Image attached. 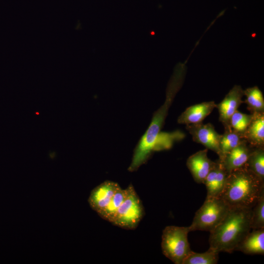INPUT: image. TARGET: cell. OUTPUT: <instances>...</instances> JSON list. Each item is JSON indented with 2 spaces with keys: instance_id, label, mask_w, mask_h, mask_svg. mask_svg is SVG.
I'll use <instances>...</instances> for the list:
<instances>
[{
  "instance_id": "obj_1",
  "label": "cell",
  "mask_w": 264,
  "mask_h": 264,
  "mask_svg": "<svg viewBox=\"0 0 264 264\" xmlns=\"http://www.w3.org/2000/svg\"><path fill=\"white\" fill-rule=\"evenodd\" d=\"M184 69L175 73L168 86L164 103L154 113L147 130L140 138L133 151L132 162L128 167L131 172L137 171L156 151L161 130L164 124L168 110L180 88L184 77Z\"/></svg>"
},
{
  "instance_id": "obj_2",
  "label": "cell",
  "mask_w": 264,
  "mask_h": 264,
  "mask_svg": "<svg viewBox=\"0 0 264 264\" xmlns=\"http://www.w3.org/2000/svg\"><path fill=\"white\" fill-rule=\"evenodd\" d=\"M252 208L230 207L221 222L211 231L210 248L231 253L251 230Z\"/></svg>"
},
{
  "instance_id": "obj_3",
  "label": "cell",
  "mask_w": 264,
  "mask_h": 264,
  "mask_svg": "<svg viewBox=\"0 0 264 264\" xmlns=\"http://www.w3.org/2000/svg\"><path fill=\"white\" fill-rule=\"evenodd\" d=\"M264 190V183L245 166L228 174L220 197L229 207L252 208Z\"/></svg>"
},
{
  "instance_id": "obj_4",
  "label": "cell",
  "mask_w": 264,
  "mask_h": 264,
  "mask_svg": "<svg viewBox=\"0 0 264 264\" xmlns=\"http://www.w3.org/2000/svg\"><path fill=\"white\" fill-rule=\"evenodd\" d=\"M189 227L167 226L163 230L161 249L163 255L175 264L182 263L192 251L188 240Z\"/></svg>"
},
{
  "instance_id": "obj_5",
  "label": "cell",
  "mask_w": 264,
  "mask_h": 264,
  "mask_svg": "<svg viewBox=\"0 0 264 264\" xmlns=\"http://www.w3.org/2000/svg\"><path fill=\"white\" fill-rule=\"evenodd\" d=\"M229 206L220 198H206L202 205L198 210L188 226L190 231L211 232L223 220Z\"/></svg>"
},
{
  "instance_id": "obj_6",
  "label": "cell",
  "mask_w": 264,
  "mask_h": 264,
  "mask_svg": "<svg viewBox=\"0 0 264 264\" xmlns=\"http://www.w3.org/2000/svg\"><path fill=\"white\" fill-rule=\"evenodd\" d=\"M126 189V197L118 208L111 223L124 229L132 230L136 228L142 220L144 210L133 185L130 184Z\"/></svg>"
},
{
  "instance_id": "obj_7",
  "label": "cell",
  "mask_w": 264,
  "mask_h": 264,
  "mask_svg": "<svg viewBox=\"0 0 264 264\" xmlns=\"http://www.w3.org/2000/svg\"><path fill=\"white\" fill-rule=\"evenodd\" d=\"M186 129L192 135L194 141L202 144L206 149L213 151L219 156L220 141L221 134L218 133L211 123L202 122L186 125Z\"/></svg>"
},
{
  "instance_id": "obj_8",
  "label": "cell",
  "mask_w": 264,
  "mask_h": 264,
  "mask_svg": "<svg viewBox=\"0 0 264 264\" xmlns=\"http://www.w3.org/2000/svg\"><path fill=\"white\" fill-rule=\"evenodd\" d=\"M120 187L117 183L110 180L104 181L95 187L91 191L88 199L91 208L100 216Z\"/></svg>"
},
{
  "instance_id": "obj_9",
  "label": "cell",
  "mask_w": 264,
  "mask_h": 264,
  "mask_svg": "<svg viewBox=\"0 0 264 264\" xmlns=\"http://www.w3.org/2000/svg\"><path fill=\"white\" fill-rule=\"evenodd\" d=\"M243 95V90L241 86L235 85L224 99L219 104H216L219 113V121L222 123L224 129L231 128L230 118L241 104L243 103L242 100Z\"/></svg>"
},
{
  "instance_id": "obj_10",
  "label": "cell",
  "mask_w": 264,
  "mask_h": 264,
  "mask_svg": "<svg viewBox=\"0 0 264 264\" xmlns=\"http://www.w3.org/2000/svg\"><path fill=\"white\" fill-rule=\"evenodd\" d=\"M228 174L219 160L215 164L204 179L207 190L206 198H219L225 186Z\"/></svg>"
},
{
  "instance_id": "obj_11",
  "label": "cell",
  "mask_w": 264,
  "mask_h": 264,
  "mask_svg": "<svg viewBox=\"0 0 264 264\" xmlns=\"http://www.w3.org/2000/svg\"><path fill=\"white\" fill-rule=\"evenodd\" d=\"M207 153V149L200 150L190 156L187 160V168L194 180L199 184L203 183L215 162L208 158Z\"/></svg>"
},
{
  "instance_id": "obj_12",
  "label": "cell",
  "mask_w": 264,
  "mask_h": 264,
  "mask_svg": "<svg viewBox=\"0 0 264 264\" xmlns=\"http://www.w3.org/2000/svg\"><path fill=\"white\" fill-rule=\"evenodd\" d=\"M215 108L216 104L213 101L191 106L179 115L177 123L186 125L202 122Z\"/></svg>"
},
{
  "instance_id": "obj_13",
  "label": "cell",
  "mask_w": 264,
  "mask_h": 264,
  "mask_svg": "<svg viewBox=\"0 0 264 264\" xmlns=\"http://www.w3.org/2000/svg\"><path fill=\"white\" fill-rule=\"evenodd\" d=\"M253 147L244 141L227 154L221 160L228 174L244 166Z\"/></svg>"
},
{
  "instance_id": "obj_14",
  "label": "cell",
  "mask_w": 264,
  "mask_h": 264,
  "mask_svg": "<svg viewBox=\"0 0 264 264\" xmlns=\"http://www.w3.org/2000/svg\"><path fill=\"white\" fill-rule=\"evenodd\" d=\"M243 138L253 148H264V113H253Z\"/></svg>"
},
{
  "instance_id": "obj_15",
  "label": "cell",
  "mask_w": 264,
  "mask_h": 264,
  "mask_svg": "<svg viewBox=\"0 0 264 264\" xmlns=\"http://www.w3.org/2000/svg\"><path fill=\"white\" fill-rule=\"evenodd\" d=\"M235 251L249 255L264 254V228L251 230Z\"/></svg>"
},
{
  "instance_id": "obj_16",
  "label": "cell",
  "mask_w": 264,
  "mask_h": 264,
  "mask_svg": "<svg viewBox=\"0 0 264 264\" xmlns=\"http://www.w3.org/2000/svg\"><path fill=\"white\" fill-rule=\"evenodd\" d=\"M245 141L242 135L231 128L224 129L220 141L219 159L221 160L227 154Z\"/></svg>"
},
{
  "instance_id": "obj_17",
  "label": "cell",
  "mask_w": 264,
  "mask_h": 264,
  "mask_svg": "<svg viewBox=\"0 0 264 264\" xmlns=\"http://www.w3.org/2000/svg\"><path fill=\"white\" fill-rule=\"evenodd\" d=\"M244 166L264 183V148H253Z\"/></svg>"
},
{
  "instance_id": "obj_18",
  "label": "cell",
  "mask_w": 264,
  "mask_h": 264,
  "mask_svg": "<svg viewBox=\"0 0 264 264\" xmlns=\"http://www.w3.org/2000/svg\"><path fill=\"white\" fill-rule=\"evenodd\" d=\"M246 99L243 101L247 105L251 113H264V98L262 92L257 87L248 88L243 90Z\"/></svg>"
},
{
  "instance_id": "obj_19",
  "label": "cell",
  "mask_w": 264,
  "mask_h": 264,
  "mask_svg": "<svg viewBox=\"0 0 264 264\" xmlns=\"http://www.w3.org/2000/svg\"><path fill=\"white\" fill-rule=\"evenodd\" d=\"M219 252L209 248L203 253L191 251L183 261L182 264H216L219 260Z\"/></svg>"
},
{
  "instance_id": "obj_20",
  "label": "cell",
  "mask_w": 264,
  "mask_h": 264,
  "mask_svg": "<svg viewBox=\"0 0 264 264\" xmlns=\"http://www.w3.org/2000/svg\"><path fill=\"white\" fill-rule=\"evenodd\" d=\"M126 196V189H122L120 187L116 192L110 203L100 217L112 223L114 219L117 210L123 202Z\"/></svg>"
},
{
  "instance_id": "obj_21",
  "label": "cell",
  "mask_w": 264,
  "mask_h": 264,
  "mask_svg": "<svg viewBox=\"0 0 264 264\" xmlns=\"http://www.w3.org/2000/svg\"><path fill=\"white\" fill-rule=\"evenodd\" d=\"M262 228H264V190L252 208L251 217V230Z\"/></svg>"
},
{
  "instance_id": "obj_22",
  "label": "cell",
  "mask_w": 264,
  "mask_h": 264,
  "mask_svg": "<svg viewBox=\"0 0 264 264\" xmlns=\"http://www.w3.org/2000/svg\"><path fill=\"white\" fill-rule=\"evenodd\" d=\"M252 114L243 113L238 110L231 116L229 120L230 127L243 137V134L252 118Z\"/></svg>"
}]
</instances>
